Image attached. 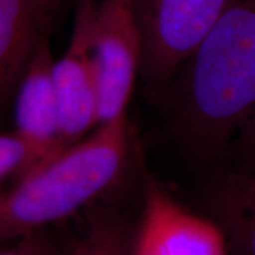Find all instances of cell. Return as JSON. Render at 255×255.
Listing matches in <instances>:
<instances>
[{"instance_id":"6da1fadb","label":"cell","mask_w":255,"mask_h":255,"mask_svg":"<svg viewBox=\"0 0 255 255\" xmlns=\"http://www.w3.org/2000/svg\"><path fill=\"white\" fill-rule=\"evenodd\" d=\"M128 149V116L100 124L20 177L0 202V240L18 239L68 218L119 176Z\"/></svg>"},{"instance_id":"7a4b0ae2","label":"cell","mask_w":255,"mask_h":255,"mask_svg":"<svg viewBox=\"0 0 255 255\" xmlns=\"http://www.w3.org/2000/svg\"><path fill=\"white\" fill-rule=\"evenodd\" d=\"M227 0H135L146 87L162 90L218 20Z\"/></svg>"},{"instance_id":"3957f363","label":"cell","mask_w":255,"mask_h":255,"mask_svg":"<svg viewBox=\"0 0 255 255\" xmlns=\"http://www.w3.org/2000/svg\"><path fill=\"white\" fill-rule=\"evenodd\" d=\"M92 50L98 85V123L103 124L127 115L141 71L142 37L135 0L98 2Z\"/></svg>"},{"instance_id":"277c9868","label":"cell","mask_w":255,"mask_h":255,"mask_svg":"<svg viewBox=\"0 0 255 255\" xmlns=\"http://www.w3.org/2000/svg\"><path fill=\"white\" fill-rule=\"evenodd\" d=\"M97 4L96 0H78L69 46L53 63L52 81L59 110V139L53 155L81 141L100 124L92 50Z\"/></svg>"},{"instance_id":"5b68a950","label":"cell","mask_w":255,"mask_h":255,"mask_svg":"<svg viewBox=\"0 0 255 255\" xmlns=\"http://www.w3.org/2000/svg\"><path fill=\"white\" fill-rule=\"evenodd\" d=\"M53 63L47 33L32 56L14 94V132L27 151V167L23 175L51 157L58 145L59 110L52 81Z\"/></svg>"},{"instance_id":"8992f818","label":"cell","mask_w":255,"mask_h":255,"mask_svg":"<svg viewBox=\"0 0 255 255\" xmlns=\"http://www.w3.org/2000/svg\"><path fill=\"white\" fill-rule=\"evenodd\" d=\"M135 255H228L221 228L180 206L158 187L146 189Z\"/></svg>"},{"instance_id":"52a82bcc","label":"cell","mask_w":255,"mask_h":255,"mask_svg":"<svg viewBox=\"0 0 255 255\" xmlns=\"http://www.w3.org/2000/svg\"><path fill=\"white\" fill-rule=\"evenodd\" d=\"M63 0H0V111L13 97Z\"/></svg>"},{"instance_id":"ba28073f","label":"cell","mask_w":255,"mask_h":255,"mask_svg":"<svg viewBox=\"0 0 255 255\" xmlns=\"http://www.w3.org/2000/svg\"><path fill=\"white\" fill-rule=\"evenodd\" d=\"M215 205L237 255H255V171L226 177Z\"/></svg>"},{"instance_id":"9c48e42d","label":"cell","mask_w":255,"mask_h":255,"mask_svg":"<svg viewBox=\"0 0 255 255\" xmlns=\"http://www.w3.org/2000/svg\"><path fill=\"white\" fill-rule=\"evenodd\" d=\"M68 255H124L123 229L115 220H98Z\"/></svg>"},{"instance_id":"30bf717a","label":"cell","mask_w":255,"mask_h":255,"mask_svg":"<svg viewBox=\"0 0 255 255\" xmlns=\"http://www.w3.org/2000/svg\"><path fill=\"white\" fill-rule=\"evenodd\" d=\"M27 167V151L15 132L0 133V180L11 174L19 177Z\"/></svg>"},{"instance_id":"8fae6325","label":"cell","mask_w":255,"mask_h":255,"mask_svg":"<svg viewBox=\"0 0 255 255\" xmlns=\"http://www.w3.org/2000/svg\"><path fill=\"white\" fill-rule=\"evenodd\" d=\"M15 240L13 246L0 250V255H59L41 229L27 233Z\"/></svg>"},{"instance_id":"7c38bea8","label":"cell","mask_w":255,"mask_h":255,"mask_svg":"<svg viewBox=\"0 0 255 255\" xmlns=\"http://www.w3.org/2000/svg\"><path fill=\"white\" fill-rule=\"evenodd\" d=\"M1 199H2V197H1V196H0V202H1Z\"/></svg>"},{"instance_id":"4fadbf2b","label":"cell","mask_w":255,"mask_h":255,"mask_svg":"<svg viewBox=\"0 0 255 255\" xmlns=\"http://www.w3.org/2000/svg\"><path fill=\"white\" fill-rule=\"evenodd\" d=\"M132 255H135V254H133V253H132Z\"/></svg>"}]
</instances>
